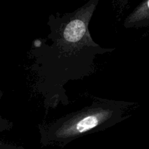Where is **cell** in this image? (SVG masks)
<instances>
[{"label": "cell", "instance_id": "obj_1", "mask_svg": "<svg viewBox=\"0 0 149 149\" xmlns=\"http://www.w3.org/2000/svg\"><path fill=\"white\" fill-rule=\"evenodd\" d=\"M101 0H89L72 13L50 15L46 39L32 42L29 56L33 59L32 85L43 98L45 113L61 103H70L66 84L89 77L95 71L96 55L110 53L115 48H104L93 41L89 23Z\"/></svg>", "mask_w": 149, "mask_h": 149}, {"label": "cell", "instance_id": "obj_2", "mask_svg": "<svg viewBox=\"0 0 149 149\" xmlns=\"http://www.w3.org/2000/svg\"><path fill=\"white\" fill-rule=\"evenodd\" d=\"M135 103L94 97L89 106L51 122L38 125L41 143L65 145L88 134L103 131L130 117L126 112Z\"/></svg>", "mask_w": 149, "mask_h": 149}, {"label": "cell", "instance_id": "obj_3", "mask_svg": "<svg viewBox=\"0 0 149 149\" xmlns=\"http://www.w3.org/2000/svg\"><path fill=\"white\" fill-rule=\"evenodd\" d=\"M124 26L126 29H140L149 26V0H143L127 16Z\"/></svg>", "mask_w": 149, "mask_h": 149}, {"label": "cell", "instance_id": "obj_4", "mask_svg": "<svg viewBox=\"0 0 149 149\" xmlns=\"http://www.w3.org/2000/svg\"><path fill=\"white\" fill-rule=\"evenodd\" d=\"M13 123L11 121L2 117L0 115V132H4V131L10 130L13 128Z\"/></svg>", "mask_w": 149, "mask_h": 149}, {"label": "cell", "instance_id": "obj_5", "mask_svg": "<svg viewBox=\"0 0 149 149\" xmlns=\"http://www.w3.org/2000/svg\"><path fill=\"white\" fill-rule=\"evenodd\" d=\"M130 0H112V4L114 8H117L120 13H122Z\"/></svg>", "mask_w": 149, "mask_h": 149}, {"label": "cell", "instance_id": "obj_6", "mask_svg": "<svg viewBox=\"0 0 149 149\" xmlns=\"http://www.w3.org/2000/svg\"><path fill=\"white\" fill-rule=\"evenodd\" d=\"M3 95H4V93H3L2 90L0 89V98H1V97H3Z\"/></svg>", "mask_w": 149, "mask_h": 149}]
</instances>
